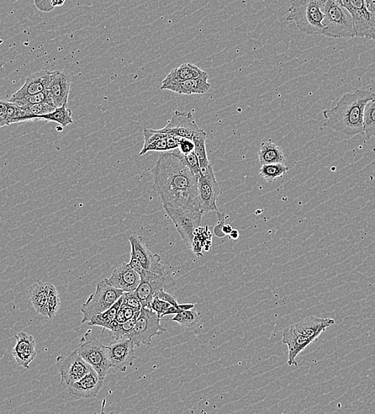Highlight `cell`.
I'll return each mask as SVG.
<instances>
[{
	"mask_svg": "<svg viewBox=\"0 0 375 414\" xmlns=\"http://www.w3.org/2000/svg\"><path fill=\"white\" fill-rule=\"evenodd\" d=\"M152 173V189L159 195L163 205L200 210L198 178L175 152H160Z\"/></svg>",
	"mask_w": 375,
	"mask_h": 414,
	"instance_id": "6da1fadb",
	"label": "cell"
},
{
	"mask_svg": "<svg viewBox=\"0 0 375 414\" xmlns=\"http://www.w3.org/2000/svg\"><path fill=\"white\" fill-rule=\"evenodd\" d=\"M375 98L367 90L358 89L343 95L334 108L324 111V126L347 136L364 135L363 114L366 105Z\"/></svg>",
	"mask_w": 375,
	"mask_h": 414,
	"instance_id": "7a4b0ae2",
	"label": "cell"
},
{
	"mask_svg": "<svg viewBox=\"0 0 375 414\" xmlns=\"http://www.w3.org/2000/svg\"><path fill=\"white\" fill-rule=\"evenodd\" d=\"M327 0H292L287 20L310 35H323L325 5Z\"/></svg>",
	"mask_w": 375,
	"mask_h": 414,
	"instance_id": "3957f363",
	"label": "cell"
},
{
	"mask_svg": "<svg viewBox=\"0 0 375 414\" xmlns=\"http://www.w3.org/2000/svg\"><path fill=\"white\" fill-rule=\"evenodd\" d=\"M323 35L333 39H352L357 37L352 16L335 0H327L323 21Z\"/></svg>",
	"mask_w": 375,
	"mask_h": 414,
	"instance_id": "277c9868",
	"label": "cell"
},
{
	"mask_svg": "<svg viewBox=\"0 0 375 414\" xmlns=\"http://www.w3.org/2000/svg\"><path fill=\"white\" fill-rule=\"evenodd\" d=\"M124 293V291L110 285L107 279L100 281L96 287V291L89 296L85 304L80 307L82 313V325L91 321L94 315L109 309Z\"/></svg>",
	"mask_w": 375,
	"mask_h": 414,
	"instance_id": "5b68a950",
	"label": "cell"
},
{
	"mask_svg": "<svg viewBox=\"0 0 375 414\" xmlns=\"http://www.w3.org/2000/svg\"><path fill=\"white\" fill-rule=\"evenodd\" d=\"M161 320L155 312L142 307L134 328L124 339H130L135 347L151 345L152 337L166 332V329L161 325Z\"/></svg>",
	"mask_w": 375,
	"mask_h": 414,
	"instance_id": "8992f818",
	"label": "cell"
},
{
	"mask_svg": "<svg viewBox=\"0 0 375 414\" xmlns=\"http://www.w3.org/2000/svg\"><path fill=\"white\" fill-rule=\"evenodd\" d=\"M88 330L82 337L79 347V353L87 363L96 371L100 378L105 379L111 368L108 359L107 347L98 341Z\"/></svg>",
	"mask_w": 375,
	"mask_h": 414,
	"instance_id": "52a82bcc",
	"label": "cell"
},
{
	"mask_svg": "<svg viewBox=\"0 0 375 414\" xmlns=\"http://www.w3.org/2000/svg\"><path fill=\"white\" fill-rule=\"evenodd\" d=\"M168 217L173 221L179 235L188 247L192 248L195 232L202 223V213L200 210L175 208L163 205Z\"/></svg>",
	"mask_w": 375,
	"mask_h": 414,
	"instance_id": "ba28073f",
	"label": "cell"
},
{
	"mask_svg": "<svg viewBox=\"0 0 375 414\" xmlns=\"http://www.w3.org/2000/svg\"><path fill=\"white\" fill-rule=\"evenodd\" d=\"M198 199L199 210L202 215L209 212H215L216 215L220 213L216 201L220 195V186L216 181L213 165H211L198 178Z\"/></svg>",
	"mask_w": 375,
	"mask_h": 414,
	"instance_id": "9c48e42d",
	"label": "cell"
},
{
	"mask_svg": "<svg viewBox=\"0 0 375 414\" xmlns=\"http://www.w3.org/2000/svg\"><path fill=\"white\" fill-rule=\"evenodd\" d=\"M56 365L61 376V385L66 388L93 369L92 366L83 359L78 349L64 358L58 357Z\"/></svg>",
	"mask_w": 375,
	"mask_h": 414,
	"instance_id": "30bf717a",
	"label": "cell"
},
{
	"mask_svg": "<svg viewBox=\"0 0 375 414\" xmlns=\"http://www.w3.org/2000/svg\"><path fill=\"white\" fill-rule=\"evenodd\" d=\"M140 277V284L135 290V293L139 296L142 307H148V309L158 290L172 288L176 285L175 280L173 278L171 273L161 276L145 269Z\"/></svg>",
	"mask_w": 375,
	"mask_h": 414,
	"instance_id": "8fae6325",
	"label": "cell"
},
{
	"mask_svg": "<svg viewBox=\"0 0 375 414\" xmlns=\"http://www.w3.org/2000/svg\"><path fill=\"white\" fill-rule=\"evenodd\" d=\"M342 6L352 16L357 37L375 40V26L365 0H343Z\"/></svg>",
	"mask_w": 375,
	"mask_h": 414,
	"instance_id": "7c38bea8",
	"label": "cell"
},
{
	"mask_svg": "<svg viewBox=\"0 0 375 414\" xmlns=\"http://www.w3.org/2000/svg\"><path fill=\"white\" fill-rule=\"evenodd\" d=\"M107 347L111 368L125 371L135 359L134 344L130 339H121L110 343Z\"/></svg>",
	"mask_w": 375,
	"mask_h": 414,
	"instance_id": "4fadbf2b",
	"label": "cell"
},
{
	"mask_svg": "<svg viewBox=\"0 0 375 414\" xmlns=\"http://www.w3.org/2000/svg\"><path fill=\"white\" fill-rule=\"evenodd\" d=\"M131 248L134 249L137 258L139 259L142 267L151 273L161 276H166L170 271L161 263L160 255L152 253L146 246L143 237L139 235L129 236Z\"/></svg>",
	"mask_w": 375,
	"mask_h": 414,
	"instance_id": "5bb4252c",
	"label": "cell"
},
{
	"mask_svg": "<svg viewBox=\"0 0 375 414\" xmlns=\"http://www.w3.org/2000/svg\"><path fill=\"white\" fill-rule=\"evenodd\" d=\"M103 382L104 379L92 369L82 379L67 387L68 395L77 400L95 397L101 391Z\"/></svg>",
	"mask_w": 375,
	"mask_h": 414,
	"instance_id": "9a60e30c",
	"label": "cell"
},
{
	"mask_svg": "<svg viewBox=\"0 0 375 414\" xmlns=\"http://www.w3.org/2000/svg\"><path fill=\"white\" fill-rule=\"evenodd\" d=\"M162 132L173 136L193 140L195 134L200 130V127L195 121L191 113H183L176 110L165 127L160 129Z\"/></svg>",
	"mask_w": 375,
	"mask_h": 414,
	"instance_id": "2e32d148",
	"label": "cell"
},
{
	"mask_svg": "<svg viewBox=\"0 0 375 414\" xmlns=\"http://www.w3.org/2000/svg\"><path fill=\"white\" fill-rule=\"evenodd\" d=\"M17 345L12 350V354L17 366L29 369L30 364L36 357V342L33 336L24 332L15 336Z\"/></svg>",
	"mask_w": 375,
	"mask_h": 414,
	"instance_id": "e0dca14e",
	"label": "cell"
},
{
	"mask_svg": "<svg viewBox=\"0 0 375 414\" xmlns=\"http://www.w3.org/2000/svg\"><path fill=\"white\" fill-rule=\"evenodd\" d=\"M108 283L114 288L124 291H135L139 287L141 277L139 273L130 267L129 264L123 263L114 270L110 278H107Z\"/></svg>",
	"mask_w": 375,
	"mask_h": 414,
	"instance_id": "ac0fdd59",
	"label": "cell"
},
{
	"mask_svg": "<svg viewBox=\"0 0 375 414\" xmlns=\"http://www.w3.org/2000/svg\"><path fill=\"white\" fill-rule=\"evenodd\" d=\"M51 78V71H41L35 73L31 74L30 76L26 80L24 86L21 87L18 91L12 95V97L9 100L10 102H14L21 98L29 97L39 93L49 87Z\"/></svg>",
	"mask_w": 375,
	"mask_h": 414,
	"instance_id": "d6986e66",
	"label": "cell"
},
{
	"mask_svg": "<svg viewBox=\"0 0 375 414\" xmlns=\"http://www.w3.org/2000/svg\"><path fill=\"white\" fill-rule=\"evenodd\" d=\"M71 82L66 73L60 71L51 72V78L49 87L53 102L56 108L62 105H68L69 93L71 91Z\"/></svg>",
	"mask_w": 375,
	"mask_h": 414,
	"instance_id": "ffe728a7",
	"label": "cell"
},
{
	"mask_svg": "<svg viewBox=\"0 0 375 414\" xmlns=\"http://www.w3.org/2000/svg\"><path fill=\"white\" fill-rule=\"evenodd\" d=\"M282 341L288 348V366H297V357L309 346L314 343L313 339L306 337L295 330L294 326H290L284 332Z\"/></svg>",
	"mask_w": 375,
	"mask_h": 414,
	"instance_id": "44dd1931",
	"label": "cell"
},
{
	"mask_svg": "<svg viewBox=\"0 0 375 414\" xmlns=\"http://www.w3.org/2000/svg\"><path fill=\"white\" fill-rule=\"evenodd\" d=\"M335 323L334 318L308 316L293 325L295 330L315 342L322 332Z\"/></svg>",
	"mask_w": 375,
	"mask_h": 414,
	"instance_id": "7402d4cb",
	"label": "cell"
},
{
	"mask_svg": "<svg viewBox=\"0 0 375 414\" xmlns=\"http://www.w3.org/2000/svg\"><path fill=\"white\" fill-rule=\"evenodd\" d=\"M51 283H44L39 280L30 286L29 291V300L31 309L37 314L49 318V307H47V300L50 286Z\"/></svg>",
	"mask_w": 375,
	"mask_h": 414,
	"instance_id": "603a6c76",
	"label": "cell"
},
{
	"mask_svg": "<svg viewBox=\"0 0 375 414\" xmlns=\"http://www.w3.org/2000/svg\"><path fill=\"white\" fill-rule=\"evenodd\" d=\"M208 74L192 63H184L181 66L174 69L162 82L161 89H166L167 87L173 86L186 80L198 78Z\"/></svg>",
	"mask_w": 375,
	"mask_h": 414,
	"instance_id": "cb8c5ba5",
	"label": "cell"
},
{
	"mask_svg": "<svg viewBox=\"0 0 375 414\" xmlns=\"http://www.w3.org/2000/svg\"><path fill=\"white\" fill-rule=\"evenodd\" d=\"M209 75L198 78L189 79L186 81L173 84L167 87V90L181 95L204 94L207 93L211 87L208 82Z\"/></svg>",
	"mask_w": 375,
	"mask_h": 414,
	"instance_id": "d4e9b609",
	"label": "cell"
},
{
	"mask_svg": "<svg viewBox=\"0 0 375 414\" xmlns=\"http://www.w3.org/2000/svg\"><path fill=\"white\" fill-rule=\"evenodd\" d=\"M258 156L261 165L286 162V157L284 156L282 148L271 140L261 143Z\"/></svg>",
	"mask_w": 375,
	"mask_h": 414,
	"instance_id": "484cf974",
	"label": "cell"
},
{
	"mask_svg": "<svg viewBox=\"0 0 375 414\" xmlns=\"http://www.w3.org/2000/svg\"><path fill=\"white\" fill-rule=\"evenodd\" d=\"M121 303H123V297L121 296L119 300L112 307H110L109 309L94 315L91 318V320L88 322V325L102 327H103V330L105 329H108L109 330L110 325L115 321Z\"/></svg>",
	"mask_w": 375,
	"mask_h": 414,
	"instance_id": "4316f807",
	"label": "cell"
},
{
	"mask_svg": "<svg viewBox=\"0 0 375 414\" xmlns=\"http://www.w3.org/2000/svg\"><path fill=\"white\" fill-rule=\"evenodd\" d=\"M206 138H207V134L202 129L193 138L195 145L194 152L197 154L202 172L205 171L206 169L212 165V163L209 161L207 151H206Z\"/></svg>",
	"mask_w": 375,
	"mask_h": 414,
	"instance_id": "83f0119b",
	"label": "cell"
},
{
	"mask_svg": "<svg viewBox=\"0 0 375 414\" xmlns=\"http://www.w3.org/2000/svg\"><path fill=\"white\" fill-rule=\"evenodd\" d=\"M38 120L47 122H55L60 124L62 127H66L69 125L73 124L72 111L68 108V105H62L61 107L56 108L52 113L38 116Z\"/></svg>",
	"mask_w": 375,
	"mask_h": 414,
	"instance_id": "f1b7e54d",
	"label": "cell"
},
{
	"mask_svg": "<svg viewBox=\"0 0 375 414\" xmlns=\"http://www.w3.org/2000/svg\"><path fill=\"white\" fill-rule=\"evenodd\" d=\"M181 136L171 135L166 139L160 140L143 147L140 152V156H143L148 152H168L177 150Z\"/></svg>",
	"mask_w": 375,
	"mask_h": 414,
	"instance_id": "f546056e",
	"label": "cell"
},
{
	"mask_svg": "<svg viewBox=\"0 0 375 414\" xmlns=\"http://www.w3.org/2000/svg\"><path fill=\"white\" fill-rule=\"evenodd\" d=\"M288 171L289 168L285 163H271L262 165L259 174L267 182L273 183L282 178Z\"/></svg>",
	"mask_w": 375,
	"mask_h": 414,
	"instance_id": "4dcf8cb0",
	"label": "cell"
},
{
	"mask_svg": "<svg viewBox=\"0 0 375 414\" xmlns=\"http://www.w3.org/2000/svg\"><path fill=\"white\" fill-rule=\"evenodd\" d=\"M364 132L367 138L375 137V98L366 105L363 114Z\"/></svg>",
	"mask_w": 375,
	"mask_h": 414,
	"instance_id": "1f68e13d",
	"label": "cell"
},
{
	"mask_svg": "<svg viewBox=\"0 0 375 414\" xmlns=\"http://www.w3.org/2000/svg\"><path fill=\"white\" fill-rule=\"evenodd\" d=\"M200 320H202V315L193 309L178 313L171 321L178 323L184 327H193Z\"/></svg>",
	"mask_w": 375,
	"mask_h": 414,
	"instance_id": "d6a6232c",
	"label": "cell"
},
{
	"mask_svg": "<svg viewBox=\"0 0 375 414\" xmlns=\"http://www.w3.org/2000/svg\"><path fill=\"white\" fill-rule=\"evenodd\" d=\"M177 154V155L182 159V161L186 164V165L191 170V172L196 175L198 178L202 174V170H200V162L198 158L196 152L194 151L191 153L183 154L177 150H173Z\"/></svg>",
	"mask_w": 375,
	"mask_h": 414,
	"instance_id": "836d02e7",
	"label": "cell"
},
{
	"mask_svg": "<svg viewBox=\"0 0 375 414\" xmlns=\"http://www.w3.org/2000/svg\"><path fill=\"white\" fill-rule=\"evenodd\" d=\"M61 301L60 295L54 285L51 284L49 300H47V307H49V318H54L60 310Z\"/></svg>",
	"mask_w": 375,
	"mask_h": 414,
	"instance_id": "e575fe53",
	"label": "cell"
},
{
	"mask_svg": "<svg viewBox=\"0 0 375 414\" xmlns=\"http://www.w3.org/2000/svg\"><path fill=\"white\" fill-rule=\"evenodd\" d=\"M26 109L29 110L31 114L39 116L52 113L53 111L55 110L56 106L53 102H44L30 105ZM37 120H38V118H37Z\"/></svg>",
	"mask_w": 375,
	"mask_h": 414,
	"instance_id": "d590c367",
	"label": "cell"
},
{
	"mask_svg": "<svg viewBox=\"0 0 375 414\" xmlns=\"http://www.w3.org/2000/svg\"><path fill=\"white\" fill-rule=\"evenodd\" d=\"M171 135V134H166V132H162L160 129L155 130L147 129V127H144L143 136L145 143L143 147H146L150 145V143H154L155 141L166 139V138H168Z\"/></svg>",
	"mask_w": 375,
	"mask_h": 414,
	"instance_id": "8d00e7d4",
	"label": "cell"
},
{
	"mask_svg": "<svg viewBox=\"0 0 375 414\" xmlns=\"http://www.w3.org/2000/svg\"><path fill=\"white\" fill-rule=\"evenodd\" d=\"M140 310H136L130 306L125 305L121 303L119 307L117 316H116L115 321L119 323H123L129 320L135 315L137 312Z\"/></svg>",
	"mask_w": 375,
	"mask_h": 414,
	"instance_id": "74e56055",
	"label": "cell"
},
{
	"mask_svg": "<svg viewBox=\"0 0 375 414\" xmlns=\"http://www.w3.org/2000/svg\"><path fill=\"white\" fill-rule=\"evenodd\" d=\"M123 304L133 307L136 310H141L142 305L135 291H125L123 296Z\"/></svg>",
	"mask_w": 375,
	"mask_h": 414,
	"instance_id": "f35d334b",
	"label": "cell"
},
{
	"mask_svg": "<svg viewBox=\"0 0 375 414\" xmlns=\"http://www.w3.org/2000/svg\"><path fill=\"white\" fill-rule=\"evenodd\" d=\"M172 305L170 303H168L165 300H162L158 297H155L154 299L150 303L149 309H152V311L155 312L158 316L161 318L162 315L164 312H165L167 309H170Z\"/></svg>",
	"mask_w": 375,
	"mask_h": 414,
	"instance_id": "ab89813d",
	"label": "cell"
},
{
	"mask_svg": "<svg viewBox=\"0 0 375 414\" xmlns=\"http://www.w3.org/2000/svg\"><path fill=\"white\" fill-rule=\"evenodd\" d=\"M195 305L193 304H183V305H178L176 306H171L170 309H167L165 312L163 313L161 318L168 316V315H173V314H178V313H181L184 311H187L190 309H194Z\"/></svg>",
	"mask_w": 375,
	"mask_h": 414,
	"instance_id": "60d3db41",
	"label": "cell"
},
{
	"mask_svg": "<svg viewBox=\"0 0 375 414\" xmlns=\"http://www.w3.org/2000/svg\"><path fill=\"white\" fill-rule=\"evenodd\" d=\"M178 150L183 154L191 153L195 150V145L193 140L186 139V138L181 137L180 140Z\"/></svg>",
	"mask_w": 375,
	"mask_h": 414,
	"instance_id": "b9f144b4",
	"label": "cell"
},
{
	"mask_svg": "<svg viewBox=\"0 0 375 414\" xmlns=\"http://www.w3.org/2000/svg\"><path fill=\"white\" fill-rule=\"evenodd\" d=\"M130 267L133 269L139 275L144 272L145 269L142 267L139 259L137 258L134 249L131 248Z\"/></svg>",
	"mask_w": 375,
	"mask_h": 414,
	"instance_id": "7bdbcfd3",
	"label": "cell"
},
{
	"mask_svg": "<svg viewBox=\"0 0 375 414\" xmlns=\"http://www.w3.org/2000/svg\"><path fill=\"white\" fill-rule=\"evenodd\" d=\"M155 297H158V298L162 300H165L168 303H170V304L173 306H176L179 305L175 297H174L170 294L166 293L165 289L158 290L157 293L155 294Z\"/></svg>",
	"mask_w": 375,
	"mask_h": 414,
	"instance_id": "ee69618b",
	"label": "cell"
},
{
	"mask_svg": "<svg viewBox=\"0 0 375 414\" xmlns=\"http://www.w3.org/2000/svg\"><path fill=\"white\" fill-rule=\"evenodd\" d=\"M34 3L42 12H50L55 9L51 5V0H34Z\"/></svg>",
	"mask_w": 375,
	"mask_h": 414,
	"instance_id": "f6af8a7d",
	"label": "cell"
},
{
	"mask_svg": "<svg viewBox=\"0 0 375 414\" xmlns=\"http://www.w3.org/2000/svg\"><path fill=\"white\" fill-rule=\"evenodd\" d=\"M232 230H234V228H232L229 224H225L224 223V224L222 225L221 231L222 233H224V235H229V233L232 232Z\"/></svg>",
	"mask_w": 375,
	"mask_h": 414,
	"instance_id": "bcb514c9",
	"label": "cell"
},
{
	"mask_svg": "<svg viewBox=\"0 0 375 414\" xmlns=\"http://www.w3.org/2000/svg\"><path fill=\"white\" fill-rule=\"evenodd\" d=\"M66 0H51V5L55 8L57 7H61L64 5Z\"/></svg>",
	"mask_w": 375,
	"mask_h": 414,
	"instance_id": "7dc6e473",
	"label": "cell"
},
{
	"mask_svg": "<svg viewBox=\"0 0 375 414\" xmlns=\"http://www.w3.org/2000/svg\"><path fill=\"white\" fill-rule=\"evenodd\" d=\"M239 237L240 233L236 229L232 230V232L229 233V237L230 239H232V240H237V239H238Z\"/></svg>",
	"mask_w": 375,
	"mask_h": 414,
	"instance_id": "c3c4849f",
	"label": "cell"
},
{
	"mask_svg": "<svg viewBox=\"0 0 375 414\" xmlns=\"http://www.w3.org/2000/svg\"><path fill=\"white\" fill-rule=\"evenodd\" d=\"M372 0H365V2L367 3V6H368L369 3H371Z\"/></svg>",
	"mask_w": 375,
	"mask_h": 414,
	"instance_id": "681fc988",
	"label": "cell"
},
{
	"mask_svg": "<svg viewBox=\"0 0 375 414\" xmlns=\"http://www.w3.org/2000/svg\"><path fill=\"white\" fill-rule=\"evenodd\" d=\"M335 1H336L337 3H339L340 4H341V3H342V2L343 1V0H335Z\"/></svg>",
	"mask_w": 375,
	"mask_h": 414,
	"instance_id": "f907efd6",
	"label": "cell"
},
{
	"mask_svg": "<svg viewBox=\"0 0 375 414\" xmlns=\"http://www.w3.org/2000/svg\"><path fill=\"white\" fill-rule=\"evenodd\" d=\"M4 127V126H3V123H2V122L0 121V127Z\"/></svg>",
	"mask_w": 375,
	"mask_h": 414,
	"instance_id": "816d5d0a",
	"label": "cell"
}]
</instances>
